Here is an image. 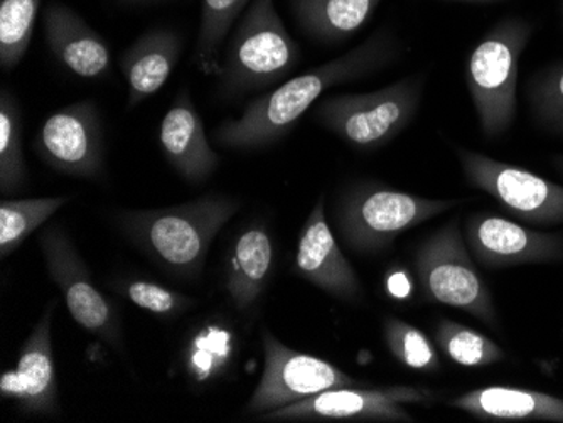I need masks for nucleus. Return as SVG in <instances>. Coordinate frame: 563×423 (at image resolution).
Segmentation results:
<instances>
[{"instance_id":"obj_25","label":"nucleus","mask_w":563,"mask_h":423,"mask_svg":"<svg viewBox=\"0 0 563 423\" xmlns=\"http://www.w3.org/2000/svg\"><path fill=\"white\" fill-rule=\"evenodd\" d=\"M433 339L451 361L464 368H486L506 358L495 341L452 319L439 321Z\"/></svg>"},{"instance_id":"obj_1","label":"nucleus","mask_w":563,"mask_h":423,"mask_svg":"<svg viewBox=\"0 0 563 423\" xmlns=\"http://www.w3.org/2000/svg\"><path fill=\"white\" fill-rule=\"evenodd\" d=\"M404 43L388 27L366 37L336 59L316 66L299 77L278 85L262 97L250 100L239 119L224 120L214 132L220 147L253 153L278 144L292 132L319 98L340 85L369 77L394 65Z\"/></svg>"},{"instance_id":"obj_26","label":"nucleus","mask_w":563,"mask_h":423,"mask_svg":"<svg viewBox=\"0 0 563 423\" xmlns=\"http://www.w3.org/2000/svg\"><path fill=\"white\" fill-rule=\"evenodd\" d=\"M43 0H0V66L12 71L33 41Z\"/></svg>"},{"instance_id":"obj_3","label":"nucleus","mask_w":563,"mask_h":423,"mask_svg":"<svg viewBox=\"0 0 563 423\" xmlns=\"http://www.w3.org/2000/svg\"><path fill=\"white\" fill-rule=\"evenodd\" d=\"M300 62V47L287 31L274 0H252L233 31L218 71L223 100L275 87Z\"/></svg>"},{"instance_id":"obj_17","label":"nucleus","mask_w":563,"mask_h":423,"mask_svg":"<svg viewBox=\"0 0 563 423\" xmlns=\"http://www.w3.org/2000/svg\"><path fill=\"white\" fill-rule=\"evenodd\" d=\"M44 36L51 53L76 77L97 80L109 75L112 68L109 44L63 2H51L44 11Z\"/></svg>"},{"instance_id":"obj_18","label":"nucleus","mask_w":563,"mask_h":423,"mask_svg":"<svg viewBox=\"0 0 563 423\" xmlns=\"http://www.w3.org/2000/svg\"><path fill=\"white\" fill-rule=\"evenodd\" d=\"M183 47L185 41L173 27H154L126 47L120 58V69L129 85L126 109L141 105L167 84L181 58Z\"/></svg>"},{"instance_id":"obj_22","label":"nucleus","mask_w":563,"mask_h":423,"mask_svg":"<svg viewBox=\"0 0 563 423\" xmlns=\"http://www.w3.org/2000/svg\"><path fill=\"white\" fill-rule=\"evenodd\" d=\"M24 123L21 107L14 94L2 88L0 91V192L15 194L30 181V170L25 164Z\"/></svg>"},{"instance_id":"obj_6","label":"nucleus","mask_w":563,"mask_h":423,"mask_svg":"<svg viewBox=\"0 0 563 423\" xmlns=\"http://www.w3.org/2000/svg\"><path fill=\"white\" fill-rule=\"evenodd\" d=\"M426 78H404L369 93L329 94L316 103L314 120L325 131L360 151H376L413 122Z\"/></svg>"},{"instance_id":"obj_19","label":"nucleus","mask_w":563,"mask_h":423,"mask_svg":"<svg viewBox=\"0 0 563 423\" xmlns=\"http://www.w3.org/2000/svg\"><path fill=\"white\" fill-rule=\"evenodd\" d=\"M451 407L484 422L563 423V398L527 388H477L455 397Z\"/></svg>"},{"instance_id":"obj_5","label":"nucleus","mask_w":563,"mask_h":423,"mask_svg":"<svg viewBox=\"0 0 563 423\" xmlns=\"http://www.w3.org/2000/svg\"><path fill=\"white\" fill-rule=\"evenodd\" d=\"M533 24L511 15L481 37L466 63V84L484 137L499 138L517 115L518 68Z\"/></svg>"},{"instance_id":"obj_31","label":"nucleus","mask_w":563,"mask_h":423,"mask_svg":"<svg viewBox=\"0 0 563 423\" xmlns=\"http://www.w3.org/2000/svg\"><path fill=\"white\" fill-rule=\"evenodd\" d=\"M442 2H455V4H470V5H493L501 4L505 0H442Z\"/></svg>"},{"instance_id":"obj_13","label":"nucleus","mask_w":563,"mask_h":423,"mask_svg":"<svg viewBox=\"0 0 563 423\" xmlns=\"http://www.w3.org/2000/svg\"><path fill=\"white\" fill-rule=\"evenodd\" d=\"M464 238L474 260L486 268L563 260V235L537 232L499 214L467 216Z\"/></svg>"},{"instance_id":"obj_9","label":"nucleus","mask_w":563,"mask_h":423,"mask_svg":"<svg viewBox=\"0 0 563 423\" xmlns=\"http://www.w3.org/2000/svg\"><path fill=\"white\" fill-rule=\"evenodd\" d=\"M454 151L467 185L493 196L515 218L533 225H562L563 186L471 148Z\"/></svg>"},{"instance_id":"obj_10","label":"nucleus","mask_w":563,"mask_h":423,"mask_svg":"<svg viewBox=\"0 0 563 423\" xmlns=\"http://www.w3.org/2000/svg\"><path fill=\"white\" fill-rule=\"evenodd\" d=\"M438 391L420 387H344L322 391L284 409L258 416L268 422H404L412 423L407 405L430 403Z\"/></svg>"},{"instance_id":"obj_15","label":"nucleus","mask_w":563,"mask_h":423,"mask_svg":"<svg viewBox=\"0 0 563 423\" xmlns=\"http://www.w3.org/2000/svg\"><path fill=\"white\" fill-rule=\"evenodd\" d=\"M297 276L340 301H363V283L344 257L325 218L324 196L318 199L300 230L296 254Z\"/></svg>"},{"instance_id":"obj_33","label":"nucleus","mask_w":563,"mask_h":423,"mask_svg":"<svg viewBox=\"0 0 563 423\" xmlns=\"http://www.w3.org/2000/svg\"><path fill=\"white\" fill-rule=\"evenodd\" d=\"M553 164H555L556 170L563 174V156H556L555 159H553Z\"/></svg>"},{"instance_id":"obj_4","label":"nucleus","mask_w":563,"mask_h":423,"mask_svg":"<svg viewBox=\"0 0 563 423\" xmlns=\"http://www.w3.org/2000/svg\"><path fill=\"white\" fill-rule=\"evenodd\" d=\"M457 199H429L376 181L344 188L334 204V221L344 245L356 254H378L408 230L457 207Z\"/></svg>"},{"instance_id":"obj_16","label":"nucleus","mask_w":563,"mask_h":423,"mask_svg":"<svg viewBox=\"0 0 563 423\" xmlns=\"http://www.w3.org/2000/svg\"><path fill=\"white\" fill-rule=\"evenodd\" d=\"M159 144L170 167L191 185L208 181L220 166V156L208 141L205 123L186 87L161 122Z\"/></svg>"},{"instance_id":"obj_23","label":"nucleus","mask_w":563,"mask_h":423,"mask_svg":"<svg viewBox=\"0 0 563 423\" xmlns=\"http://www.w3.org/2000/svg\"><path fill=\"white\" fill-rule=\"evenodd\" d=\"M252 0H202L195 59L205 75H218L221 47Z\"/></svg>"},{"instance_id":"obj_28","label":"nucleus","mask_w":563,"mask_h":423,"mask_svg":"<svg viewBox=\"0 0 563 423\" xmlns=\"http://www.w3.org/2000/svg\"><path fill=\"white\" fill-rule=\"evenodd\" d=\"M527 93L533 119L547 131L563 135V62L533 75Z\"/></svg>"},{"instance_id":"obj_8","label":"nucleus","mask_w":563,"mask_h":423,"mask_svg":"<svg viewBox=\"0 0 563 423\" xmlns=\"http://www.w3.org/2000/svg\"><path fill=\"white\" fill-rule=\"evenodd\" d=\"M262 347L264 371L246 403V415L258 419L332 388L360 387L356 378L350 377L336 365L290 349L271 331H262Z\"/></svg>"},{"instance_id":"obj_11","label":"nucleus","mask_w":563,"mask_h":423,"mask_svg":"<svg viewBox=\"0 0 563 423\" xmlns=\"http://www.w3.org/2000/svg\"><path fill=\"white\" fill-rule=\"evenodd\" d=\"M41 251L51 279L62 289L69 314L88 333L122 349V322L91 280L90 270L76 252L68 233L62 226H51L40 235Z\"/></svg>"},{"instance_id":"obj_2","label":"nucleus","mask_w":563,"mask_h":423,"mask_svg":"<svg viewBox=\"0 0 563 423\" xmlns=\"http://www.w3.org/2000/svg\"><path fill=\"white\" fill-rule=\"evenodd\" d=\"M239 199L208 194L159 210L123 211L120 230L174 276L198 277L218 233L240 210Z\"/></svg>"},{"instance_id":"obj_24","label":"nucleus","mask_w":563,"mask_h":423,"mask_svg":"<svg viewBox=\"0 0 563 423\" xmlns=\"http://www.w3.org/2000/svg\"><path fill=\"white\" fill-rule=\"evenodd\" d=\"M69 199H9L0 203V257L8 258L24 240L46 223Z\"/></svg>"},{"instance_id":"obj_14","label":"nucleus","mask_w":563,"mask_h":423,"mask_svg":"<svg viewBox=\"0 0 563 423\" xmlns=\"http://www.w3.org/2000/svg\"><path fill=\"white\" fill-rule=\"evenodd\" d=\"M56 302H51L30 334L18 365L2 372L0 394L4 400H14L24 413L55 415L58 413V380H56L55 355L51 326Z\"/></svg>"},{"instance_id":"obj_30","label":"nucleus","mask_w":563,"mask_h":423,"mask_svg":"<svg viewBox=\"0 0 563 423\" xmlns=\"http://www.w3.org/2000/svg\"><path fill=\"white\" fill-rule=\"evenodd\" d=\"M412 290V280L404 268L391 270L390 276H387V292L397 301H405L407 297H410Z\"/></svg>"},{"instance_id":"obj_29","label":"nucleus","mask_w":563,"mask_h":423,"mask_svg":"<svg viewBox=\"0 0 563 423\" xmlns=\"http://www.w3.org/2000/svg\"><path fill=\"white\" fill-rule=\"evenodd\" d=\"M119 289L129 301L152 314L173 318L195 304L191 297L166 289L151 280L129 279L120 282Z\"/></svg>"},{"instance_id":"obj_32","label":"nucleus","mask_w":563,"mask_h":423,"mask_svg":"<svg viewBox=\"0 0 563 423\" xmlns=\"http://www.w3.org/2000/svg\"><path fill=\"white\" fill-rule=\"evenodd\" d=\"M115 2L122 5H151L157 4L161 0H115Z\"/></svg>"},{"instance_id":"obj_34","label":"nucleus","mask_w":563,"mask_h":423,"mask_svg":"<svg viewBox=\"0 0 563 423\" xmlns=\"http://www.w3.org/2000/svg\"><path fill=\"white\" fill-rule=\"evenodd\" d=\"M560 18H562V26H563V0H560Z\"/></svg>"},{"instance_id":"obj_20","label":"nucleus","mask_w":563,"mask_h":423,"mask_svg":"<svg viewBox=\"0 0 563 423\" xmlns=\"http://www.w3.org/2000/svg\"><path fill=\"white\" fill-rule=\"evenodd\" d=\"M274 265V243L264 226H250L233 243L228 264L227 292L240 312H246L264 293Z\"/></svg>"},{"instance_id":"obj_27","label":"nucleus","mask_w":563,"mask_h":423,"mask_svg":"<svg viewBox=\"0 0 563 423\" xmlns=\"http://www.w3.org/2000/svg\"><path fill=\"white\" fill-rule=\"evenodd\" d=\"M383 337L388 352L407 368L422 372L441 369L438 349L419 327L401 319L388 318L383 322Z\"/></svg>"},{"instance_id":"obj_21","label":"nucleus","mask_w":563,"mask_h":423,"mask_svg":"<svg viewBox=\"0 0 563 423\" xmlns=\"http://www.w3.org/2000/svg\"><path fill=\"white\" fill-rule=\"evenodd\" d=\"M383 0H290V12L306 36L341 44L368 24Z\"/></svg>"},{"instance_id":"obj_12","label":"nucleus","mask_w":563,"mask_h":423,"mask_svg":"<svg viewBox=\"0 0 563 423\" xmlns=\"http://www.w3.org/2000/svg\"><path fill=\"white\" fill-rule=\"evenodd\" d=\"M33 145L46 166L65 176L97 181L106 174L103 123L93 100H81L47 116Z\"/></svg>"},{"instance_id":"obj_7","label":"nucleus","mask_w":563,"mask_h":423,"mask_svg":"<svg viewBox=\"0 0 563 423\" xmlns=\"http://www.w3.org/2000/svg\"><path fill=\"white\" fill-rule=\"evenodd\" d=\"M413 267L427 302L461 309L498 327L492 290L474 265L457 220L449 221L417 248Z\"/></svg>"}]
</instances>
